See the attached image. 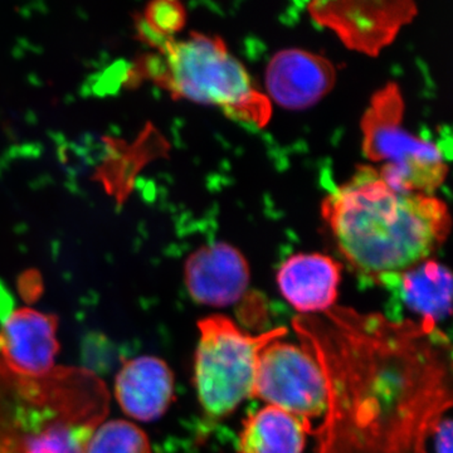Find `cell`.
Returning a JSON list of instances; mask_svg holds the SVG:
<instances>
[{
  "mask_svg": "<svg viewBox=\"0 0 453 453\" xmlns=\"http://www.w3.org/2000/svg\"><path fill=\"white\" fill-rule=\"evenodd\" d=\"M294 327L326 386L316 453H426L452 404V349L436 324L334 306Z\"/></svg>",
  "mask_w": 453,
  "mask_h": 453,
  "instance_id": "cell-1",
  "label": "cell"
},
{
  "mask_svg": "<svg viewBox=\"0 0 453 453\" xmlns=\"http://www.w3.org/2000/svg\"><path fill=\"white\" fill-rule=\"evenodd\" d=\"M321 216L345 261L381 283L431 258L452 225L445 201L396 190L369 165L325 196Z\"/></svg>",
  "mask_w": 453,
  "mask_h": 453,
  "instance_id": "cell-2",
  "label": "cell"
},
{
  "mask_svg": "<svg viewBox=\"0 0 453 453\" xmlns=\"http://www.w3.org/2000/svg\"><path fill=\"white\" fill-rule=\"evenodd\" d=\"M107 402L92 372L56 368L29 378L0 360V453H86Z\"/></svg>",
  "mask_w": 453,
  "mask_h": 453,
  "instance_id": "cell-3",
  "label": "cell"
},
{
  "mask_svg": "<svg viewBox=\"0 0 453 453\" xmlns=\"http://www.w3.org/2000/svg\"><path fill=\"white\" fill-rule=\"evenodd\" d=\"M155 50L135 62V81L154 82L174 100L219 107L228 118L258 129L270 122V98L256 88L222 38L192 32L184 40L169 38Z\"/></svg>",
  "mask_w": 453,
  "mask_h": 453,
  "instance_id": "cell-4",
  "label": "cell"
},
{
  "mask_svg": "<svg viewBox=\"0 0 453 453\" xmlns=\"http://www.w3.org/2000/svg\"><path fill=\"white\" fill-rule=\"evenodd\" d=\"M404 101L395 82L372 95L363 115V154L380 163V177L402 192L434 196L445 183L449 166L442 151L434 142L405 129Z\"/></svg>",
  "mask_w": 453,
  "mask_h": 453,
  "instance_id": "cell-5",
  "label": "cell"
},
{
  "mask_svg": "<svg viewBox=\"0 0 453 453\" xmlns=\"http://www.w3.org/2000/svg\"><path fill=\"white\" fill-rule=\"evenodd\" d=\"M198 330L193 378L196 396L208 416L223 418L252 398L259 353L288 330L276 327L251 335L223 315L202 319Z\"/></svg>",
  "mask_w": 453,
  "mask_h": 453,
  "instance_id": "cell-6",
  "label": "cell"
},
{
  "mask_svg": "<svg viewBox=\"0 0 453 453\" xmlns=\"http://www.w3.org/2000/svg\"><path fill=\"white\" fill-rule=\"evenodd\" d=\"M252 398L306 422L326 412V386L320 365L303 347L273 340L259 353Z\"/></svg>",
  "mask_w": 453,
  "mask_h": 453,
  "instance_id": "cell-7",
  "label": "cell"
},
{
  "mask_svg": "<svg viewBox=\"0 0 453 453\" xmlns=\"http://www.w3.org/2000/svg\"><path fill=\"white\" fill-rule=\"evenodd\" d=\"M312 19L332 29L349 50L377 57L410 25L418 9L410 0H316L309 3Z\"/></svg>",
  "mask_w": 453,
  "mask_h": 453,
  "instance_id": "cell-8",
  "label": "cell"
},
{
  "mask_svg": "<svg viewBox=\"0 0 453 453\" xmlns=\"http://www.w3.org/2000/svg\"><path fill=\"white\" fill-rule=\"evenodd\" d=\"M58 319L32 308L12 310L0 329V360L23 377H46L56 369Z\"/></svg>",
  "mask_w": 453,
  "mask_h": 453,
  "instance_id": "cell-9",
  "label": "cell"
},
{
  "mask_svg": "<svg viewBox=\"0 0 453 453\" xmlns=\"http://www.w3.org/2000/svg\"><path fill=\"white\" fill-rule=\"evenodd\" d=\"M251 280L249 262L240 250L226 242L203 246L187 258L184 282L199 305L226 308L238 303Z\"/></svg>",
  "mask_w": 453,
  "mask_h": 453,
  "instance_id": "cell-10",
  "label": "cell"
},
{
  "mask_svg": "<svg viewBox=\"0 0 453 453\" xmlns=\"http://www.w3.org/2000/svg\"><path fill=\"white\" fill-rule=\"evenodd\" d=\"M335 65L320 55L303 50H283L268 62V98L286 110L309 109L332 91Z\"/></svg>",
  "mask_w": 453,
  "mask_h": 453,
  "instance_id": "cell-11",
  "label": "cell"
},
{
  "mask_svg": "<svg viewBox=\"0 0 453 453\" xmlns=\"http://www.w3.org/2000/svg\"><path fill=\"white\" fill-rule=\"evenodd\" d=\"M174 374L160 357L142 356L127 360L116 375L113 395L122 412L134 421L154 422L174 401Z\"/></svg>",
  "mask_w": 453,
  "mask_h": 453,
  "instance_id": "cell-12",
  "label": "cell"
},
{
  "mask_svg": "<svg viewBox=\"0 0 453 453\" xmlns=\"http://www.w3.org/2000/svg\"><path fill=\"white\" fill-rule=\"evenodd\" d=\"M342 265L321 253H296L277 273L283 299L303 316L321 315L335 306Z\"/></svg>",
  "mask_w": 453,
  "mask_h": 453,
  "instance_id": "cell-13",
  "label": "cell"
},
{
  "mask_svg": "<svg viewBox=\"0 0 453 453\" xmlns=\"http://www.w3.org/2000/svg\"><path fill=\"white\" fill-rule=\"evenodd\" d=\"M392 281L404 305L422 321L437 325L451 314L452 275L436 259H426L387 282Z\"/></svg>",
  "mask_w": 453,
  "mask_h": 453,
  "instance_id": "cell-14",
  "label": "cell"
},
{
  "mask_svg": "<svg viewBox=\"0 0 453 453\" xmlns=\"http://www.w3.org/2000/svg\"><path fill=\"white\" fill-rule=\"evenodd\" d=\"M309 422L266 405L243 422L238 438L240 453H303Z\"/></svg>",
  "mask_w": 453,
  "mask_h": 453,
  "instance_id": "cell-15",
  "label": "cell"
},
{
  "mask_svg": "<svg viewBox=\"0 0 453 453\" xmlns=\"http://www.w3.org/2000/svg\"><path fill=\"white\" fill-rule=\"evenodd\" d=\"M187 23V12L174 0H157L149 3L144 13L135 19L140 41L157 50L164 41L174 38Z\"/></svg>",
  "mask_w": 453,
  "mask_h": 453,
  "instance_id": "cell-16",
  "label": "cell"
},
{
  "mask_svg": "<svg viewBox=\"0 0 453 453\" xmlns=\"http://www.w3.org/2000/svg\"><path fill=\"white\" fill-rule=\"evenodd\" d=\"M86 453H153L138 425L127 419H104L89 437Z\"/></svg>",
  "mask_w": 453,
  "mask_h": 453,
  "instance_id": "cell-17",
  "label": "cell"
},
{
  "mask_svg": "<svg viewBox=\"0 0 453 453\" xmlns=\"http://www.w3.org/2000/svg\"><path fill=\"white\" fill-rule=\"evenodd\" d=\"M434 437V452L452 453V421L449 417H443L436 428L432 432Z\"/></svg>",
  "mask_w": 453,
  "mask_h": 453,
  "instance_id": "cell-18",
  "label": "cell"
}]
</instances>
